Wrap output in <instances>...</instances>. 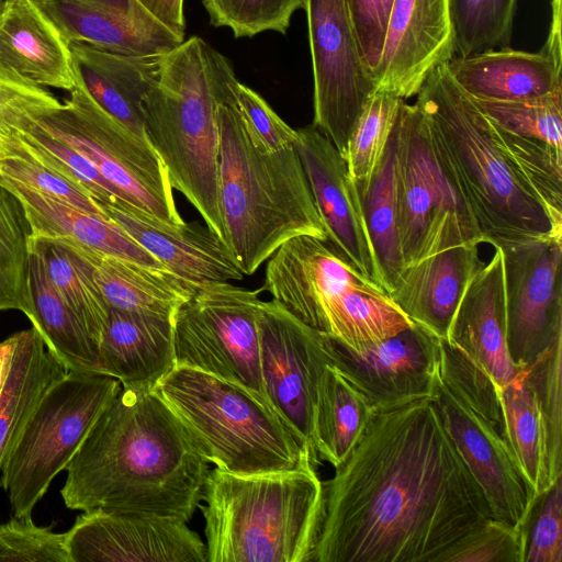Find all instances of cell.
<instances>
[{
    "label": "cell",
    "instance_id": "obj_1",
    "mask_svg": "<svg viewBox=\"0 0 562 562\" xmlns=\"http://www.w3.org/2000/svg\"><path fill=\"white\" fill-rule=\"evenodd\" d=\"M493 517L431 397L376 411L323 482L308 562H443Z\"/></svg>",
    "mask_w": 562,
    "mask_h": 562
},
{
    "label": "cell",
    "instance_id": "obj_2",
    "mask_svg": "<svg viewBox=\"0 0 562 562\" xmlns=\"http://www.w3.org/2000/svg\"><path fill=\"white\" fill-rule=\"evenodd\" d=\"M210 462L154 390L122 386L66 468L69 509L155 514L189 521Z\"/></svg>",
    "mask_w": 562,
    "mask_h": 562
},
{
    "label": "cell",
    "instance_id": "obj_3",
    "mask_svg": "<svg viewBox=\"0 0 562 562\" xmlns=\"http://www.w3.org/2000/svg\"><path fill=\"white\" fill-rule=\"evenodd\" d=\"M437 67L416 94L432 138L453 171L483 243L507 248L562 239L533 189L503 147L495 124L453 79Z\"/></svg>",
    "mask_w": 562,
    "mask_h": 562
},
{
    "label": "cell",
    "instance_id": "obj_4",
    "mask_svg": "<svg viewBox=\"0 0 562 562\" xmlns=\"http://www.w3.org/2000/svg\"><path fill=\"white\" fill-rule=\"evenodd\" d=\"M237 81L231 61L192 36L161 56L158 76L140 105L146 135L172 188L222 239L217 106L235 95Z\"/></svg>",
    "mask_w": 562,
    "mask_h": 562
},
{
    "label": "cell",
    "instance_id": "obj_5",
    "mask_svg": "<svg viewBox=\"0 0 562 562\" xmlns=\"http://www.w3.org/2000/svg\"><path fill=\"white\" fill-rule=\"evenodd\" d=\"M217 125L223 240L243 273L252 276L283 243L295 236L326 240L295 147L272 153L257 148L235 95L218 104Z\"/></svg>",
    "mask_w": 562,
    "mask_h": 562
},
{
    "label": "cell",
    "instance_id": "obj_6",
    "mask_svg": "<svg viewBox=\"0 0 562 562\" xmlns=\"http://www.w3.org/2000/svg\"><path fill=\"white\" fill-rule=\"evenodd\" d=\"M307 460L286 471L210 470L199 504L207 562H308L322 510L323 481Z\"/></svg>",
    "mask_w": 562,
    "mask_h": 562
},
{
    "label": "cell",
    "instance_id": "obj_7",
    "mask_svg": "<svg viewBox=\"0 0 562 562\" xmlns=\"http://www.w3.org/2000/svg\"><path fill=\"white\" fill-rule=\"evenodd\" d=\"M154 391L221 470L255 474L318 463L268 404L238 384L176 366Z\"/></svg>",
    "mask_w": 562,
    "mask_h": 562
},
{
    "label": "cell",
    "instance_id": "obj_8",
    "mask_svg": "<svg viewBox=\"0 0 562 562\" xmlns=\"http://www.w3.org/2000/svg\"><path fill=\"white\" fill-rule=\"evenodd\" d=\"M398 233L405 268L483 237L425 113L402 100L394 124Z\"/></svg>",
    "mask_w": 562,
    "mask_h": 562
},
{
    "label": "cell",
    "instance_id": "obj_9",
    "mask_svg": "<svg viewBox=\"0 0 562 562\" xmlns=\"http://www.w3.org/2000/svg\"><path fill=\"white\" fill-rule=\"evenodd\" d=\"M121 387L103 373L68 371L47 390L0 469L15 517L31 516Z\"/></svg>",
    "mask_w": 562,
    "mask_h": 562
},
{
    "label": "cell",
    "instance_id": "obj_10",
    "mask_svg": "<svg viewBox=\"0 0 562 562\" xmlns=\"http://www.w3.org/2000/svg\"><path fill=\"white\" fill-rule=\"evenodd\" d=\"M70 97L23 112L40 127L83 155L123 199L170 224L184 223L165 165L144 139L105 112L76 79Z\"/></svg>",
    "mask_w": 562,
    "mask_h": 562
},
{
    "label": "cell",
    "instance_id": "obj_11",
    "mask_svg": "<svg viewBox=\"0 0 562 562\" xmlns=\"http://www.w3.org/2000/svg\"><path fill=\"white\" fill-rule=\"evenodd\" d=\"M260 292L229 282L199 289L173 314V346L176 366L238 384L269 405L260 371Z\"/></svg>",
    "mask_w": 562,
    "mask_h": 562
},
{
    "label": "cell",
    "instance_id": "obj_12",
    "mask_svg": "<svg viewBox=\"0 0 562 562\" xmlns=\"http://www.w3.org/2000/svg\"><path fill=\"white\" fill-rule=\"evenodd\" d=\"M258 326L267 401L318 462L313 419L318 382L330 364L325 333L303 324L273 300L262 301Z\"/></svg>",
    "mask_w": 562,
    "mask_h": 562
},
{
    "label": "cell",
    "instance_id": "obj_13",
    "mask_svg": "<svg viewBox=\"0 0 562 562\" xmlns=\"http://www.w3.org/2000/svg\"><path fill=\"white\" fill-rule=\"evenodd\" d=\"M313 70V126L346 158L348 142L374 82L363 69L346 0H305Z\"/></svg>",
    "mask_w": 562,
    "mask_h": 562
},
{
    "label": "cell",
    "instance_id": "obj_14",
    "mask_svg": "<svg viewBox=\"0 0 562 562\" xmlns=\"http://www.w3.org/2000/svg\"><path fill=\"white\" fill-rule=\"evenodd\" d=\"M502 251L506 345L512 361L524 369L562 335V239Z\"/></svg>",
    "mask_w": 562,
    "mask_h": 562
},
{
    "label": "cell",
    "instance_id": "obj_15",
    "mask_svg": "<svg viewBox=\"0 0 562 562\" xmlns=\"http://www.w3.org/2000/svg\"><path fill=\"white\" fill-rule=\"evenodd\" d=\"M71 562H206L187 521L155 514L90 509L65 532Z\"/></svg>",
    "mask_w": 562,
    "mask_h": 562
},
{
    "label": "cell",
    "instance_id": "obj_16",
    "mask_svg": "<svg viewBox=\"0 0 562 562\" xmlns=\"http://www.w3.org/2000/svg\"><path fill=\"white\" fill-rule=\"evenodd\" d=\"M430 397L447 434L485 495L493 517L521 529L535 499L502 432L472 408L438 369Z\"/></svg>",
    "mask_w": 562,
    "mask_h": 562
},
{
    "label": "cell",
    "instance_id": "obj_17",
    "mask_svg": "<svg viewBox=\"0 0 562 562\" xmlns=\"http://www.w3.org/2000/svg\"><path fill=\"white\" fill-rule=\"evenodd\" d=\"M295 149L331 249L359 274L386 292L367 226L362 200L347 162L316 127L296 130Z\"/></svg>",
    "mask_w": 562,
    "mask_h": 562
},
{
    "label": "cell",
    "instance_id": "obj_18",
    "mask_svg": "<svg viewBox=\"0 0 562 562\" xmlns=\"http://www.w3.org/2000/svg\"><path fill=\"white\" fill-rule=\"evenodd\" d=\"M440 338L413 323L376 345L353 351L325 334L335 367L376 411L430 397Z\"/></svg>",
    "mask_w": 562,
    "mask_h": 562
},
{
    "label": "cell",
    "instance_id": "obj_19",
    "mask_svg": "<svg viewBox=\"0 0 562 562\" xmlns=\"http://www.w3.org/2000/svg\"><path fill=\"white\" fill-rule=\"evenodd\" d=\"M93 200L103 216L195 289L244 279L232 251L206 224H170L119 196Z\"/></svg>",
    "mask_w": 562,
    "mask_h": 562
},
{
    "label": "cell",
    "instance_id": "obj_20",
    "mask_svg": "<svg viewBox=\"0 0 562 562\" xmlns=\"http://www.w3.org/2000/svg\"><path fill=\"white\" fill-rule=\"evenodd\" d=\"M456 55L450 0H394L374 90L403 100Z\"/></svg>",
    "mask_w": 562,
    "mask_h": 562
},
{
    "label": "cell",
    "instance_id": "obj_21",
    "mask_svg": "<svg viewBox=\"0 0 562 562\" xmlns=\"http://www.w3.org/2000/svg\"><path fill=\"white\" fill-rule=\"evenodd\" d=\"M350 286L378 285L342 260L326 240L300 235L283 243L269 258L260 290L268 291L303 324L326 334L328 303Z\"/></svg>",
    "mask_w": 562,
    "mask_h": 562
},
{
    "label": "cell",
    "instance_id": "obj_22",
    "mask_svg": "<svg viewBox=\"0 0 562 562\" xmlns=\"http://www.w3.org/2000/svg\"><path fill=\"white\" fill-rule=\"evenodd\" d=\"M37 4L69 43L108 53L165 55L184 41L138 0H38Z\"/></svg>",
    "mask_w": 562,
    "mask_h": 562
},
{
    "label": "cell",
    "instance_id": "obj_23",
    "mask_svg": "<svg viewBox=\"0 0 562 562\" xmlns=\"http://www.w3.org/2000/svg\"><path fill=\"white\" fill-rule=\"evenodd\" d=\"M446 340L479 364L498 390L522 371L512 361L506 345L504 260L501 248H495L491 260L469 283Z\"/></svg>",
    "mask_w": 562,
    "mask_h": 562
},
{
    "label": "cell",
    "instance_id": "obj_24",
    "mask_svg": "<svg viewBox=\"0 0 562 562\" xmlns=\"http://www.w3.org/2000/svg\"><path fill=\"white\" fill-rule=\"evenodd\" d=\"M176 367L173 315L109 307L98 372L122 386L154 390Z\"/></svg>",
    "mask_w": 562,
    "mask_h": 562
},
{
    "label": "cell",
    "instance_id": "obj_25",
    "mask_svg": "<svg viewBox=\"0 0 562 562\" xmlns=\"http://www.w3.org/2000/svg\"><path fill=\"white\" fill-rule=\"evenodd\" d=\"M477 246L450 248L405 268L390 299L413 323L446 339L469 283L485 265Z\"/></svg>",
    "mask_w": 562,
    "mask_h": 562
},
{
    "label": "cell",
    "instance_id": "obj_26",
    "mask_svg": "<svg viewBox=\"0 0 562 562\" xmlns=\"http://www.w3.org/2000/svg\"><path fill=\"white\" fill-rule=\"evenodd\" d=\"M0 61L43 88L70 91L76 85L69 42L34 0L1 2Z\"/></svg>",
    "mask_w": 562,
    "mask_h": 562
},
{
    "label": "cell",
    "instance_id": "obj_27",
    "mask_svg": "<svg viewBox=\"0 0 562 562\" xmlns=\"http://www.w3.org/2000/svg\"><path fill=\"white\" fill-rule=\"evenodd\" d=\"M67 372L34 327L0 342V469L44 394Z\"/></svg>",
    "mask_w": 562,
    "mask_h": 562
},
{
    "label": "cell",
    "instance_id": "obj_28",
    "mask_svg": "<svg viewBox=\"0 0 562 562\" xmlns=\"http://www.w3.org/2000/svg\"><path fill=\"white\" fill-rule=\"evenodd\" d=\"M447 65L473 99L516 101L562 91V65L542 49L529 53L505 46L457 55Z\"/></svg>",
    "mask_w": 562,
    "mask_h": 562
},
{
    "label": "cell",
    "instance_id": "obj_29",
    "mask_svg": "<svg viewBox=\"0 0 562 562\" xmlns=\"http://www.w3.org/2000/svg\"><path fill=\"white\" fill-rule=\"evenodd\" d=\"M69 47L76 79L90 97L120 123L148 139L140 105L158 76L162 55H120L81 43H69Z\"/></svg>",
    "mask_w": 562,
    "mask_h": 562
},
{
    "label": "cell",
    "instance_id": "obj_30",
    "mask_svg": "<svg viewBox=\"0 0 562 562\" xmlns=\"http://www.w3.org/2000/svg\"><path fill=\"white\" fill-rule=\"evenodd\" d=\"M0 183L22 201L33 235L69 238L102 255L165 269L105 216L82 211L2 176Z\"/></svg>",
    "mask_w": 562,
    "mask_h": 562
},
{
    "label": "cell",
    "instance_id": "obj_31",
    "mask_svg": "<svg viewBox=\"0 0 562 562\" xmlns=\"http://www.w3.org/2000/svg\"><path fill=\"white\" fill-rule=\"evenodd\" d=\"M30 248L41 257L54 288L100 348L109 305L94 278L95 250L69 238L37 235L32 236Z\"/></svg>",
    "mask_w": 562,
    "mask_h": 562
},
{
    "label": "cell",
    "instance_id": "obj_32",
    "mask_svg": "<svg viewBox=\"0 0 562 562\" xmlns=\"http://www.w3.org/2000/svg\"><path fill=\"white\" fill-rule=\"evenodd\" d=\"M94 278L109 305L123 311L172 316L195 294V289L162 268L94 255Z\"/></svg>",
    "mask_w": 562,
    "mask_h": 562
},
{
    "label": "cell",
    "instance_id": "obj_33",
    "mask_svg": "<svg viewBox=\"0 0 562 562\" xmlns=\"http://www.w3.org/2000/svg\"><path fill=\"white\" fill-rule=\"evenodd\" d=\"M376 409L335 367L328 364L318 382L313 441L318 460L338 467L350 453Z\"/></svg>",
    "mask_w": 562,
    "mask_h": 562
},
{
    "label": "cell",
    "instance_id": "obj_34",
    "mask_svg": "<svg viewBox=\"0 0 562 562\" xmlns=\"http://www.w3.org/2000/svg\"><path fill=\"white\" fill-rule=\"evenodd\" d=\"M30 293L33 327L68 371L98 372L99 346L48 278L41 257L31 250Z\"/></svg>",
    "mask_w": 562,
    "mask_h": 562
},
{
    "label": "cell",
    "instance_id": "obj_35",
    "mask_svg": "<svg viewBox=\"0 0 562 562\" xmlns=\"http://www.w3.org/2000/svg\"><path fill=\"white\" fill-rule=\"evenodd\" d=\"M326 334L360 351L407 329L413 322L378 286H350L334 296L325 311Z\"/></svg>",
    "mask_w": 562,
    "mask_h": 562
},
{
    "label": "cell",
    "instance_id": "obj_36",
    "mask_svg": "<svg viewBox=\"0 0 562 562\" xmlns=\"http://www.w3.org/2000/svg\"><path fill=\"white\" fill-rule=\"evenodd\" d=\"M359 192L370 238L389 295L405 269L398 233L394 127L379 167L368 186Z\"/></svg>",
    "mask_w": 562,
    "mask_h": 562
},
{
    "label": "cell",
    "instance_id": "obj_37",
    "mask_svg": "<svg viewBox=\"0 0 562 562\" xmlns=\"http://www.w3.org/2000/svg\"><path fill=\"white\" fill-rule=\"evenodd\" d=\"M505 439L533 499L548 483L540 411L536 393L522 371L499 390Z\"/></svg>",
    "mask_w": 562,
    "mask_h": 562
},
{
    "label": "cell",
    "instance_id": "obj_38",
    "mask_svg": "<svg viewBox=\"0 0 562 562\" xmlns=\"http://www.w3.org/2000/svg\"><path fill=\"white\" fill-rule=\"evenodd\" d=\"M32 236L22 201L0 183V311L18 310L29 319L33 312L30 293Z\"/></svg>",
    "mask_w": 562,
    "mask_h": 562
},
{
    "label": "cell",
    "instance_id": "obj_39",
    "mask_svg": "<svg viewBox=\"0 0 562 562\" xmlns=\"http://www.w3.org/2000/svg\"><path fill=\"white\" fill-rule=\"evenodd\" d=\"M23 109H14L5 121L30 158L83 188L95 200L123 199L121 192L83 155L40 127Z\"/></svg>",
    "mask_w": 562,
    "mask_h": 562
},
{
    "label": "cell",
    "instance_id": "obj_40",
    "mask_svg": "<svg viewBox=\"0 0 562 562\" xmlns=\"http://www.w3.org/2000/svg\"><path fill=\"white\" fill-rule=\"evenodd\" d=\"M525 374L540 411L548 483L562 477V335L530 366Z\"/></svg>",
    "mask_w": 562,
    "mask_h": 562
},
{
    "label": "cell",
    "instance_id": "obj_41",
    "mask_svg": "<svg viewBox=\"0 0 562 562\" xmlns=\"http://www.w3.org/2000/svg\"><path fill=\"white\" fill-rule=\"evenodd\" d=\"M402 100L374 90L353 126L345 160L359 190L368 186L384 156Z\"/></svg>",
    "mask_w": 562,
    "mask_h": 562
},
{
    "label": "cell",
    "instance_id": "obj_42",
    "mask_svg": "<svg viewBox=\"0 0 562 562\" xmlns=\"http://www.w3.org/2000/svg\"><path fill=\"white\" fill-rule=\"evenodd\" d=\"M456 55L509 46L517 0H450Z\"/></svg>",
    "mask_w": 562,
    "mask_h": 562
},
{
    "label": "cell",
    "instance_id": "obj_43",
    "mask_svg": "<svg viewBox=\"0 0 562 562\" xmlns=\"http://www.w3.org/2000/svg\"><path fill=\"white\" fill-rule=\"evenodd\" d=\"M495 126L503 147L533 189L553 224L562 229V151L544 142Z\"/></svg>",
    "mask_w": 562,
    "mask_h": 562
},
{
    "label": "cell",
    "instance_id": "obj_44",
    "mask_svg": "<svg viewBox=\"0 0 562 562\" xmlns=\"http://www.w3.org/2000/svg\"><path fill=\"white\" fill-rule=\"evenodd\" d=\"M474 101L499 127L562 151V91L516 101Z\"/></svg>",
    "mask_w": 562,
    "mask_h": 562
},
{
    "label": "cell",
    "instance_id": "obj_45",
    "mask_svg": "<svg viewBox=\"0 0 562 562\" xmlns=\"http://www.w3.org/2000/svg\"><path fill=\"white\" fill-rule=\"evenodd\" d=\"M210 23L228 27L236 38L254 37L265 31L285 34L294 12L305 0H202Z\"/></svg>",
    "mask_w": 562,
    "mask_h": 562
},
{
    "label": "cell",
    "instance_id": "obj_46",
    "mask_svg": "<svg viewBox=\"0 0 562 562\" xmlns=\"http://www.w3.org/2000/svg\"><path fill=\"white\" fill-rule=\"evenodd\" d=\"M437 369L446 382L504 436L499 390L492 378L448 340L440 338ZM506 440V439H505Z\"/></svg>",
    "mask_w": 562,
    "mask_h": 562
},
{
    "label": "cell",
    "instance_id": "obj_47",
    "mask_svg": "<svg viewBox=\"0 0 562 562\" xmlns=\"http://www.w3.org/2000/svg\"><path fill=\"white\" fill-rule=\"evenodd\" d=\"M521 530L524 562H562V477L535 498Z\"/></svg>",
    "mask_w": 562,
    "mask_h": 562
},
{
    "label": "cell",
    "instance_id": "obj_48",
    "mask_svg": "<svg viewBox=\"0 0 562 562\" xmlns=\"http://www.w3.org/2000/svg\"><path fill=\"white\" fill-rule=\"evenodd\" d=\"M0 562H71L65 532L36 526L31 516L0 525Z\"/></svg>",
    "mask_w": 562,
    "mask_h": 562
},
{
    "label": "cell",
    "instance_id": "obj_49",
    "mask_svg": "<svg viewBox=\"0 0 562 562\" xmlns=\"http://www.w3.org/2000/svg\"><path fill=\"white\" fill-rule=\"evenodd\" d=\"M525 535L509 522L491 517L462 540L443 562H524Z\"/></svg>",
    "mask_w": 562,
    "mask_h": 562
},
{
    "label": "cell",
    "instance_id": "obj_50",
    "mask_svg": "<svg viewBox=\"0 0 562 562\" xmlns=\"http://www.w3.org/2000/svg\"><path fill=\"white\" fill-rule=\"evenodd\" d=\"M0 176L19 181L31 189L82 211L102 215L92 195L87 190L33 160L23 149L22 156L10 155L0 158Z\"/></svg>",
    "mask_w": 562,
    "mask_h": 562
},
{
    "label": "cell",
    "instance_id": "obj_51",
    "mask_svg": "<svg viewBox=\"0 0 562 562\" xmlns=\"http://www.w3.org/2000/svg\"><path fill=\"white\" fill-rule=\"evenodd\" d=\"M235 102L254 145L262 151H278L295 145L297 132L289 126L251 88L237 81Z\"/></svg>",
    "mask_w": 562,
    "mask_h": 562
},
{
    "label": "cell",
    "instance_id": "obj_52",
    "mask_svg": "<svg viewBox=\"0 0 562 562\" xmlns=\"http://www.w3.org/2000/svg\"><path fill=\"white\" fill-rule=\"evenodd\" d=\"M393 3L394 0H346L358 56L372 80L384 48Z\"/></svg>",
    "mask_w": 562,
    "mask_h": 562
},
{
    "label": "cell",
    "instance_id": "obj_53",
    "mask_svg": "<svg viewBox=\"0 0 562 562\" xmlns=\"http://www.w3.org/2000/svg\"><path fill=\"white\" fill-rule=\"evenodd\" d=\"M57 102L45 88L25 80L0 61V146L8 155H12L15 138L5 122L7 116L16 108Z\"/></svg>",
    "mask_w": 562,
    "mask_h": 562
},
{
    "label": "cell",
    "instance_id": "obj_54",
    "mask_svg": "<svg viewBox=\"0 0 562 562\" xmlns=\"http://www.w3.org/2000/svg\"><path fill=\"white\" fill-rule=\"evenodd\" d=\"M159 22L178 36L184 38L186 19L184 0H138Z\"/></svg>",
    "mask_w": 562,
    "mask_h": 562
},
{
    "label": "cell",
    "instance_id": "obj_55",
    "mask_svg": "<svg viewBox=\"0 0 562 562\" xmlns=\"http://www.w3.org/2000/svg\"><path fill=\"white\" fill-rule=\"evenodd\" d=\"M561 18V0H552L550 29L541 49L560 65H562Z\"/></svg>",
    "mask_w": 562,
    "mask_h": 562
},
{
    "label": "cell",
    "instance_id": "obj_56",
    "mask_svg": "<svg viewBox=\"0 0 562 562\" xmlns=\"http://www.w3.org/2000/svg\"><path fill=\"white\" fill-rule=\"evenodd\" d=\"M9 156L8 153L0 146V158Z\"/></svg>",
    "mask_w": 562,
    "mask_h": 562
},
{
    "label": "cell",
    "instance_id": "obj_57",
    "mask_svg": "<svg viewBox=\"0 0 562 562\" xmlns=\"http://www.w3.org/2000/svg\"><path fill=\"white\" fill-rule=\"evenodd\" d=\"M2 1H3V0H0V4H1V2H2Z\"/></svg>",
    "mask_w": 562,
    "mask_h": 562
},
{
    "label": "cell",
    "instance_id": "obj_58",
    "mask_svg": "<svg viewBox=\"0 0 562 562\" xmlns=\"http://www.w3.org/2000/svg\"><path fill=\"white\" fill-rule=\"evenodd\" d=\"M35 2H37L38 0H34Z\"/></svg>",
    "mask_w": 562,
    "mask_h": 562
}]
</instances>
